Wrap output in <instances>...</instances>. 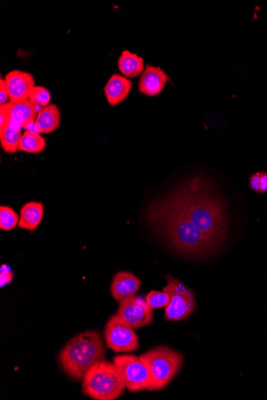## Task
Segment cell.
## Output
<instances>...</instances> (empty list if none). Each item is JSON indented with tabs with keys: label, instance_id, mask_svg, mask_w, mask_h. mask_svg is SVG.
<instances>
[{
	"label": "cell",
	"instance_id": "22",
	"mask_svg": "<svg viewBox=\"0 0 267 400\" xmlns=\"http://www.w3.org/2000/svg\"><path fill=\"white\" fill-rule=\"evenodd\" d=\"M28 99L40 109L48 106L51 99L50 92L44 86H35L30 92Z\"/></svg>",
	"mask_w": 267,
	"mask_h": 400
},
{
	"label": "cell",
	"instance_id": "13",
	"mask_svg": "<svg viewBox=\"0 0 267 400\" xmlns=\"http://www.w3.org/2000/svg\"><path fill=\"white\" fill-rule=\"evenodd\" d=\"M132 82L118 74L113 75L104 87V94L109 104L115 106L125 101L132 88Z\"/></svg>",
	"mask_w": 267,
	"mask_h": 400
},
{
	"label": "cell",
	"instance_id": "5",
	"mask_svg": "<svg viewBox=\"0 0 267 400\" xmlns=\"http://www.w3.org/2000/svg\"><path fill=\"white\" fill-rule=\"evenodd\" d=\"M140 358L147 364L151 382L147 391L165 388L177 375L183 365L181 353L167 346H158L143 353Z\"/></svg>",
	"mask_w": 267,
	"mask_h": 400
},
{
	"label": "cell",
	"instance_id": "23",
	"mask_svg": "<svg viewBox=\"0 0 267 400\" xmlns=\"http://www.w3.org/2000/svg\"><path fill=\"white\" fill-rule=\"evenodd\" d=\"M250 184L253 191L264 193L267 191V173L260 172L253 174L250 178Z\"/></svg>",
	"mask_w": 267,
	"mask_h": 400
},
{
	"label": "cell",
	"instance_id": "10",
	"mask_svg": "<svg viewBox=\"0 0 267 400\" xmlns=\"http://www.w3.org/2000/svg\"><path fill=\"white\" fill-rule=\"evenodd\" d=\"M4 80L12 102L28 99L30 92L35 86L33 75L27 71H10Z\"/></svg>",
	"mask_w": 267,
	"mask_h": 400
},
{
	"label": "cell",
	"instance_id": "26",
	"mask_svg": "<svg viewBox=\"0 0 267 400\" xmlns=\"http://www.w3.org/2000/svg\"><path fill=\"white\" fill-rule=\"evenodd\" d=\"M13 276L14 274L12 270L7 272V273L1 274V275H0V284H1L0 285H1L2 288H3L4 286H6L8 284L11 283V282L13 280Z\"/></svg>",
	"mask_w": 267,
	"mask_h": 400
},
{
	"label": "cell",
	"instance_id": "2",
	"mask_svg": "<svg viewBox=\"0 0 267 400\" xmlns=\"http://www.w3.org/2000/svg\"><path fill=\"white\" fill-rule=\"evenodd\" d=\"M149 222L178 254L190 258H207L217 249L219 243L195 227L183 216L159 201L147 211Z\"/></svg>",
	"mask_w": 267,
	"mask_h": 400
},
{
	"label": "cell",
	"instance_id": "16",
	"mask_svg": "<svg viewBox=\"0 0 267 400\" xmlns=\"http://www.w3.org/2000/svg\"><path fill=\"white\" fill-rule=\"evenodd\" d=\"M44 207L41 202H30L25 204L20 210L18 227L34 231L37 229L44 218Z\"/></svg>",
	"mask_w": 267,
	"mask_h": 400
},
{
	"label": "cell",
	"instance_id": "19",
	"mask_svg": "<svg viewBox=\"0 0 267 400\" xmlns=\"http://www.w3.org/2000/svg\"><path fill=\"white\" fill-rule=\"evenodd\" d=\"M21 137V130L12 123L6 129L0 131V141H1L2 147L3 151L8 153H15L19 151V146Z\"/></svg>",
	"mask_w": 267,
	"mask_h": 400
},
{
	"label": "cell",
	"instance_id": "17",
	"mask_svg": "<svg viewBox=\"0 0 267 400\" xmlns=\"http://www.w3.org/2000/svg\"><path fill=\"white\" fill-rule=\"evenodd\" d=\"M118 66L123 76L128 79L136 78L145 71V60L129 50H125L118 60Z\"/></svg>",
	"mask_w": 267,
	"mask_h": 400
},
{
	"label": "cell",
	"instance_id": "24",
	"mask_svg": "<svg viewBox=\"0 0 267 400\" xmlns=\"http://www.w3.org/2000/svg\"><path fill=\"white\" fill-rule=\"evenodd\" d=\"M11 112H10L9 102L0 105V131L6 129L11 125Z\"/></svg>",
	"mask_w": 267,
	"mask_h": 400
},
{
	"label": "cell",
	"instance_id": "25",
	"mask_svg": "<svg viewBox=\"0 0 267 400\" xmlns=\"http://www.w3.org/2000/svg\"><path fill=\"white\" fill-rule=\"evenodd\" d=\"M10 99L8 91L5 80L1 78L0 79V105L7 104L8 100Z\"/></svg>",
	"mask_w": 267,
	"mask_h": 400
},
{
	"label": "cell",
	"instance_id": "3",
	"mask_svg": "<svg viewBox=\"0 0 267 400\" xmlns=\"http://www.w3.org/2000/svg\"><path fill=\"white\" fill-rule=\"evenodd\" d=\"M105 361V351L99 332L86 331L69 341L59 353V363L66 375L83 381L95 363Z\"/></svg>",
	"mask_w": 267,
	"mask_h": 400
},
{
	"label": "cell",
	"instance_id": "1",
	"mask_svg": "<svg viewBox=\"0 0 267 400\" xmlns=\"http://www.w3.org/2000/svg\"><path fill=\"white\" fill-rule=\"evenodd\" d=\"M158 201L183 215L214 242H223L228 223L223 202L199 178L183 183Z\"/></svg>",
	"mask_w": 267,
	"mask_h": 400
},
{
	"label": "cell",
	"instance_id": "6",
	"mask_svg": "<svg viewBox=\"0 0 267 400\" xmlns=\"http://www.w3.org/2000/svg\"><path fill=\"white\" fill-rule=\"evenodd\" d=\"M166 280L167 285L163 291L170 296L171 301L165 309V320L181 321L187 319L196 306L193 291L171 275L166 276Z\"/></svg>",
	"mask_w": 267,
	"mask_h": 400
},
{
	"label": "cell",
	"instance_id": "14",
	"mask_svg": "<svg viewBox=\"0 0 267 400\" xmlns=\"http://www.w3.org/2000/svg\"><path fill=\"white\" fill-rule=\"evenodd\" d=\"M12 123L15 126L28 129L37 120L38 108L29 99L10 101Z\"/></svg>",
	"mask_w": 267,
	"mask_h": 400
},
{
	"label": "cell",
	"instance_id": "15",
	"mask_svg": "<svg viewBox=\"0 0 267 400\" xmlns=\"http://www.w3.org/2000/svg\"><path fill=\"white\" fill-rule=\"evenodd\" d=\"M60 121L61 113L59 107L55 104H49L38 112L35 128L38 133H53L58 129Z\"/></svg>",
	"mask_w": 267,
	"mask_h": 400
},
{
	"label": "cell",
	"instance_id": "8",
	"mask_svg": "<svg viewBox=\"0 0 267 400\" xmlns=\"http://www.w3.org/2000/svg\"><path fill=\"white\" fill-rule=\"evenodd\" d=\"M134 330L119 316H112L104 332L107 347L116 353L136 351L140 341Z\"/></svg>",
	"mask_w": 267,
	"mask_h": 400
},
{
	"label": "cell",
	"instance_id": "20",
	"mask_svg": "<svg viewBox=\"0 0 267 400\" xmlns=\"http://www.w3.org/2000/svg\"><path fill=\"white\" fill-rule=\"evenodd\" d=\"M19 218L15 210L9 207H0V229L10 231L17 227Z\"/></svg>",
	"mask_w": 267,
	"mask_h": 400
},
{
	"label": "cell",
	"instance_id": "9",
	"mask_svg": "<svg viewBox=\"0 0 267 400\" xmlns=\"http://www.w3.org/2000/svg\"><path fill=\"white\" fill-rule=\"evenodd\" d=\"M116 314L134 330L151 325L153 320V309L142 296H133L121 302Z\"/></svg>",
	"mask_w": 267,
	"mask_h": 400
},
{
	"label": "cell",
	"instance_id": "12",
	"mask_svg": "<svg viewBox=\"0 0 267 400\" xmlns=\"http://www.w3.org/2000/svg\"><path fill=\"white\" fill-rule=\"evenodd\" d=\"M168 79L169 77L165 71L156 66L147 65L141 75L138 91L148 96L157 95L165 88Z\"/></svg>",
	"mask_w": 267,
	"mask_h": 400
},
{
	"label": "cell",
	"instance_id": "4",
	"mask_svg": "<svg viewBox=\"0 0 267 400\" xmlns=\"http://www.w3.org/2000/svg\"><path fill=\"white\" fill-rule=\"evenodd\" d=\"M114 363L98 362L86 372L83 379V393L95 400H115L125 391Z\"/></svg>",
	"mask_w": 267,
	"mask_h": 400
},
{
	"label": "cell",
	"instance_id": "7",
	"mask_svg": "<svg viewBox=\"0 0 267 400\" xmlns=\"http://www.w3.org/2000/svg\"><path fill=\"white\" fill-rule=\"evenodd\" d=\"M113 361L122 381L129 391L137 392L148 389L151 382L150 372L140 356L119 355L115 356Z\"/></svg>",
	"mask_w": 267,
	"mask_h": 400
},
{
	"label": "cell",
	"instance_id": "11",
	"mask_svg": "<svg viewBox=\"0 0 267 400\" xmlns=\"http://www.w3.org/2000/svg\"><path fill=\"white\" fill-rule=\"evenodd\" d=\"M141 280L130 272L120 271L117 273L112 279L111 292L119 304L133 296L140 290Z\"/></svg>",
	"mask_w": 267,
	"mask_h": 400
},
{
	"label": "cell",
	"instance_id": "21",
	"mask_svg": "<svg viewBox=\"0 0 267 400\" xmlns=\"http://www.w3.org/2000/svg\"><path fill=\"white\" fill-rule=\"evenodd\" d=\"M170 296L166 292L152 290L146 296V301L151 309H166L170 304Z\"/></svg>",
	"mask_w": 267,
	"mask_h": 400
},
{
	"label": "cell",
	"instance_id": "18",
	"mask_svg": "<svg viewBox=\"0 0 267 400\" xmlns=\"http://www.w3.org/2000/svg\"><path fill=\"white\" fill-rule=\"evenodd\" d=\"M46 146V141L39 133L28 130L20 140L19 150L30 153H39L45 150Z\"/></svg>",
	"mask_w": 267,
	"mask_h": 400
}]
</instances>
